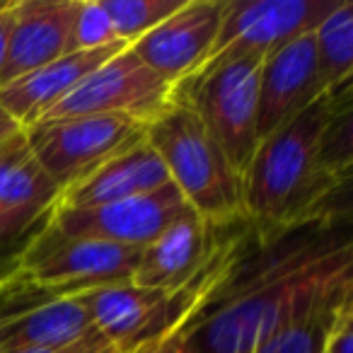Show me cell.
I'll use <instances>...</instances> for the list:
<instances>
[{"label":"cell","mask_w":353,"mask_h":353,"mask_svg":"<svg viewBox=\"0 0 353 353\" xmlns=\"http://www.w3.org/2000/svg\"><path fill=\"white\" fill-rule=\"evenodd\" d=\"M351 80L259 143L245 174V213L264 228L346 216L351 179Z\"/></svg>","instance_id":"7a4b0ae2"},{"label":"cell","mask_w":353,"mask_h":353,"mask_svg":"<svg viewBox=\"0 0 353 353\" xmlns=\"http://www.w3.org/2000/svg\"><path fill=\"white\" fill-rule=\"evenodd\" d=\"M119 41L131 46L160 22L174 15L187 0H99Z\"/></svg>","instance_id":"ffe728a7"},{"label":"cell","mask_w":353,"mask_h":353,"mask_svg":"<svg viewBox=\"0 0 353 353\" xmlns=\"http://www.w3.org/2000/svg\"><path fill=\"white\" fill-rule=\"evenodd\" d=\"M0 353H117L114 346L102 336L99 332L90 334V336L80 339V341L70 343V346L61 348H12V351H0Z\"/></svg>","instance_id":"603a6c76"},{"label":"cell","mask_w":353,"mask_h":353,"mask_svg":"<svg viewBox=\"0 0 353 353\" xmlns=\"http://www.w3.org/2000/svg\"><path fill=\"white\" fill-rule=\"evenodd\" d=\"M223 12L225 0H187L174 15L133 41L128 49L152 73L176 88L211 59Z\"/></svg>","instance_id":"30bf717a"},{"label":"cell","mask_w":353,"mask_h":353,"mask_svg":"<svg viewBox=\"0 0 353 353\" xmlns=\"http://www.w3.org/2000/svg\"><path fill=\"white\" fill-rule=\"evenodd\" d=\"M145 141L187 206L203 221L223 225L247 218L245 176L187 104L172 99L170 107L145 126Z\"/></svg>","instance_id":"3957f363"},{"label":"cell","mask_w":353,"mask_h":353,"mask_svg":"<svg viewBox=\"0 0 353 353\" xmlns=\"http://www.w3.org/2000/svg\"><path fill=\"white\" fill-rule=\"evenodd\" d=\"M259 68L261 61L252 56H216L174 88V99L184 102L201 119L211 138L242 176L259 148Z\"/></svg>","instance_id":"277c9868"},{"label":"cell","mask_w":353,"mask_h":353,"mask_svg":"<svg viewBox=\"0 0 353 353\" xmlns=\"http://www.w3.org/2000/svg\"><path fill=\"white\" fill-rule=\"evenodd\" d=\"M187 201L174 184L155 189L143 196L123 199L97 208H51L44 218L49 230L63 237H85V240H104L114 245L145 247L160 237V232L179 218Z\"/></svg>","instance_id":"9c48e42d"},{"label":"cell","mask_w":353,"mask_h":353,"mask_svg":"<svg viewBox=\"0 0 353 353\" xmlns=\"http://www.w3.org/2000/svg\"><path fill=\"white\" fill-rule=\"evenodd\" d=\"M324 353H353V314H346L332 329Z\"/></svg>","instance_id":"cb8c5ba5"},{"label":"cell","mask_w":353,"mask_h":353,"mask_svg":"<svg viewBox=\"0 0 353 353\" xmlns=\"http://www.w3.org/2000/svg\"><path fill=\"white\" fill-rule=\"evenodd\" d=\"M324 94L317 75L314 37L305 34L261 61L256 92L259 143Z\"/></svg>","instance_id":"8fae6325"},{"label":"cell","mask_w":353,"mask_h":353,"mask_svg":"<svg viewBox=\"0 0 353 353\" xmlns=\"http://www.w3.org/2000/svg\"><path fill=\"white\" fill-rule=\"evenodd\" d=\"M20 237H25V232H20V230H15L12 225H8L6 221H0V252H6V250H10L12 245H15ZM3 256V254H0Z\"/></svg>","instance_id":"83f0119b"},{"label":"cell","mask_w":353,"mask_h":353,"mask_svg":"<svg viewBox=\"0 0 353 353\" xmlns=\"http://www.w3.org/2000/svg\"><path fill=\"white\" fill-rule=\"evenodd\" d=\"M112 20L99 0H75L73 25L68 34V51L65 54H78V51H94L104 46L117 44Z\"/></svg>","instance_id":"7402d4cb"},{"label":"cell","mask_w":353,"mask_h":353,"mask_svg":"<svg viewBox=\"0 0 353 353\" xmlns=\"http://www.w3.org/2000/svg\"><path fill=\"white\" fill-rule=\"evenodd\" d=\"M237 223V221H235ZM232 223H208L192 208H184L179 218L160 232L157 240L141 250V261L131 276L133 285L141 288L174 290L184 285L211 256L223 232Z\"/></svg>","instance_id":"7c38bea8"},{"label":"cell","mask_w":353,"mask_h":353,"mask_svg":"<svg viewBox=\"0 0 353 353\" xmlns=\"http://www.w3.org/2000/svg\"><path fill=\"white\" fill-rule=\"evenodd\" d=\"M6 3H8V0H0V8H3V6H6Z\"/></svg>","instance_id":"f1b7e54d"},{"label":"cell","mask_w":353,"mask_h":353,"mask_svg":"<svg viewBox=\"0 0 353 353\" xmlns=\"http://www.w3.org/2000/svg\"><path fill=\"white\" fill-rule=\"evenodd\" d=\"M165 184H170L165 165L157 157V152L148 145V141H141L114 160L104 162L99 170L80 179L78 184L65 189L54 208L83 211V208L107 206L114 201L150 194Z\"/></svg>","instance_id":"9a60e30c"},{"label":"cell","mask_w":353,"mask_h":353,"mask_svg":"<svg viewBox=\"0 0 353 353\" xmlns=\"http://www.w3.org/2000/svg\"><path fill=\"white\" fill-rule=\"evenodd\" d=\"M17 252L0 256V327L8 324L10 319L25 314L27 310L51 300L49 295L41 293L39 288H34L30 283Z\"/></svg>","instance_id":"44dd1931"},{"label":"cell","mask_w":353,"mask_h":353,"mask_svg":"<svg viewBox=\"0 0 353 353\" xmlns=\"http://www.w3.org/2000/svg\"><path fill=\"white\" fill-rule=\"evenodd\" d=\"M59 196V184L34 160L25 131L0 143V221L27 235L44 223Z\"/></svg>","instance_id":"2e32d148"},{"label":"cell","mask_w":353,"mask_h":353,"mask_svg":"<svg viewBox=\"0 0 353 353\" xmlns=\"http://www.w3.org/2000/svg\"><path fill=\"white\" fill-rule=\"evenodd\" d=\"M126 49L123 41L94 51H78L65 54L22 78L12 80L8 85H0V107L10 112V117L22 128L41 121L46 112L56 107L61 99H65L90 73L104 65L109 59Z\"/></svg>","instance_id":"4fadbf2b"},{"label":"cell","mask_w":353,"mask_h":353,"mask_svg":"<svg viewBox=\"0 0 353 353\" xmlns=\"http://www.w3.org/2000/svg\"><path fill=\"white\" fill-rule=\"evenodd\" d=\"M317 75L324 92L351 80L353 73V3L339 0V6L312 32Z\"/></svg>","instance_id":"d6986e66"},{"label":"cell","mask_w":353,"mask_h":353,"mask_svg":"<svg viewBox=\"0 0 353 353\" xmlns=\"http://www.w3.org/2000/svg\"><path fill=\"white\" fill-rule=\"evenodd\" d=\"M73 12L75 0H15V22L0 85L65 56Z\"/></svg>","instance_id":"5bb4252c"},{"label":"cell","mask_w":353,"mask_h":353,"mask_svg":"<svg viewBox=\"0 0 353 353\" xmlns=\"http://www.w3.org/2000/svg\"><path fill=\"white\" fill-rule=\"evenodd\" d=\"M131 353H182V348H179V341L174 336H165V339H157V341L145 343V346L136 348Z\"/></svg>","instance_id":"484cf974"},{"label":"cell","mask_w":353,"mask_h":353,"mask_svg":"<svg viewBox=\"0 0 353 353\" xmlns=\"http://www.w3.org/2000/svg\"><path fill=\"white\" fill-rule=\"evenodd\" d=\"M88 310L75 298H56L27 310L0 327V351L61 348L94 334Z\"/></svg>","instance_id":"ac0fdd59"},{"label":"cell","mask_w":353,"mask_h":353,"mask_svg":"<svg viewBox=\"0 0 353 353\" xmlns=\"http://www.w3.org/2000/svg\"><path fill=\"white\" fill-rule=\"evenodd\" d=\"M339 0H225L216 56H252L264 61L281 46L312 34Z\"/></svg>","instance_id":"ba28073f"},{"label":"cell","mask_w":353,"mask_h":353,"mask_svg":"<svg viewBox=\"0 0 353 353\" xmlns=\"http://www.w3.org/2000/svg\"><path fill=\"white\" fill-rule=\"evenodd\" d=\"M351 274L348 213L285 228L250 221L225 279L170 336L182 353H254L303 300Z\"/></svg>","instance_id":"6da1fadb"},{"label":"cell","mask_w":353,"mask_h":353,"mask_svg":"<svg viewBox=\"0 0 353 353\" xmlns=\"http://www.w3.org/2000/svg\"><path fill=\"white\" fill-rule=\"evenodd\" d=\"M12 22H15V0H8L6 6L0 8V75L6 68L8 49H10Z\"/></svg>","instance_id":"d4e9b609"},{"label":"cell","mask_w":353,"mask_h":353,"mask_svg":"<svg viewBox=\"0 0 353 353\" xmlns=\"http://www.w3.org/2000/svg\"><path fill=\"white\" fill-rule=\"evenodd\" d=\"M145 126L128 117L41 119L25 128V136L34 160L63 194L104 162L145 141Z\"/></svg>","instance_id":"8992f818"},{"label":"cell","mask_w":353,"mask_h":353,"mask_svg":"<svg viewBox=\"0 0 353 353\" xmlns=\"http://www.w3.org/2000/svg\"><path fill=\"white\" fill-rule=\"evenodd\" d=\"M174 99V85L152 73L131 49L90 73L44 119L68 117H128L150 123Z\"/></svg>","instance_id":"52a82bcc"},{"label":"cell","mask_w":353,"mask_h":353,"mask_svg":"<svg viewBox=\"0 0 353 353\" xmlns=\"http://www.w3.org/2000/svg\"><path fill=\"white\" fill-rule=\"evenodd\" d=\"M20 131H25V128L10 117V112H6V109L0 107V143H6L8 138L17 136Z\"/></svg>","instance_id":"4316f807"},{"label":"cell","mask_w":353,"mask_h":353,"mask_svg":"<svg viewBox=\"0 0 353 353\" xmlns=\"http://www.w3.org/2000/svg\"><path fill=\"white\" fill-rule=\"evenodd\" d=\"M353 314V274L324 285L281 319L254 353H324L332 329Z\"/></svg>","instance_id":"e0dca14e"},{"label":"cell","mask_w":353,"mask_h":353,"mask_svg":"<svg viewBox=\"0 0 353 353\" xmlns=\"http://www.w3.org/2000/svg\"><path fill=\"white\" fill-rule=\"evenodd\" d=\"M143 247L114 245L104 240L63 237L41 225L20 247L17 256L27 279L51 300L75 298L104 285L131 283Z\"/></svg>","instance_id":"5b68a950"}]
</instances>
